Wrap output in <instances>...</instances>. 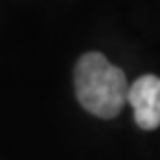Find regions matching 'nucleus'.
I'll return each mask as SVG.
<instances>
[{"label": "nucleus", "mask_w": 160, "mask_h": 160, "mask_svg": "<svg viewBox=\"0 0 160 160\" xmlns=\"http://www.w3.org/2000/svg\"><path fill=\"white\" fill-rule=\"evenodd\" d=\"M128 102L139 128L156 129L160 125V79L156 75L137 77L128 87Z\"/></svg>", "instance_id": "2"}, {"label": "nucleus", "mask_w": 160, "mask_h": 160, "mask_svg": "<svg viewBox=\"0 0 160 160\" xmlns=\"http://www.w3.org/2000/svg\"><path fill=\"white\" fill-rule=\"evenodd\" d=\"M75 93L81 106L98 118H116L128 102L125 73L100 52H87L75 64Z\"/></svg>", "instance_id": "1"}]
</instances>
